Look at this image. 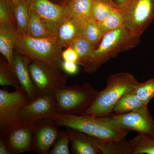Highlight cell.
<instances>
[{
	"label": "cell",
	"instance_id": "28",
	"mask_svg": "<svg viewBox=\"0 0 154 154\" xmlns=\"http://www.w3.org/2000/svg\"><path fill=\"white\" fill-rule=\"evenodd\" d=\"M115 8V7L102 0H94L91 12L92 17L100 24L109 16Z\"/></svg>",
	"mask_w": 154,
	"mask_h": 154
},
{
	"label": "cell",
	"instance_id": "1",
	"mask_svg": "<svg viewBox=\"0 0 154 154\" xmlns=\"http://www.w3.org/2000/svg\"><path fill=\"white\" fill-rule=\"evenodd\" d=\"M140 40V37L133 35L124 26L105 33L83 67V72L94 73L102 65L117 56L120 53L134 48L139 43Z\"/></svg>",
	"mask_w": 154,
	"mask_h": 154
},
{
	"label": "cell",
	"instance_id": "29",
	"mask_svg": "<svg viewBox=\"0 0 154 154\" xmlns=\"http://www.w3.org/2000/svg\"><path fill=\"white\" fill-rule=\"evenodd\" d=\"M0 85L12 86L15 89L21 87L16 75L9 68L7 60H2L0 63Z\"/></svg>",
	"mask_w": 154,
	"mask_h": 154
},
{
	"label": "cell",
	"instance_id": "19",
	"mask_svg": "<svg viewBox=\"0 0 154 154\" xmlns=\"http://www.w3.org/2000/svg\"><path fill=\"white\" fill-rule=\"evenodd\" d=\"M93 2L94 0H71L66 3L69 16L82 22L87 21L92 17Z\"/></svg>",
	"mask_w": 154,
	"mask_h": 154
},
{
	"label": "cell",
	"instance_id": "7",
	"mask_svg": "<svg viewBox=\"0 0 154 154\" xmlns=\"http://www.w3.org/2000/svg\"><path fill=\"white\" fill-rule=\"evenodd\" d=\"M103 117L114 127L134 131L139 134L154 138V119L147 107L121 114L112 113Z\"/></svg>",
	"mask_w": 154,
	"mask_h": 154
},
{
	"label": "cell",
	"instance_id": "12",
	"mask_svg": "<svg viewBox=\"0 0 154 154\" xmlns=\"http://www.w3.org/2000/svg\"><path fill=\"white\" fill-rule=\"evenodd\" d=\"M28 2L30 8L38 14L47 30L56 40L60 26L69 16L66 4L58 5L49 0H28Z\"/></svg>",
	"mask_w": 154,
	"mask_h": 154
},
{
	"label": "cell",
	"instance_id": "20",
	"mask_svg": "<svg viewBox=\"0 0 154 154\" xmlns=\"http://www.w3.org/2000/svg\"><path fill=\"white\" fill-rule=\"evenodd\" d=\"M134 89L122 96L114 107L113 112L121 114L147 107V105H146L136 94Z\"/></svg>",
	"mask_w": 154,
	"mask_h": 154
},
{
	"label": "cell",
	"instance_id": "18",
	"mask_svg": "<svg viewBox=\"0 0 154 154\" xmlns=\"http://www.w3.org/2000/svg\"><path fill=\"white\" fill-rule=\"evenodd\" d=\"M11 7L17 22V33L27 35L30 9L28 0H15L11 2Z\"/></svg>",
	"mask_w": 154,
	"mask_h": 154
},
{
	"label": "cell",
	"instance_id": "36",
	"mask_svg": "<svg viewBox=\"0 0 154 154\" xmlns=\"http://www.w3.org/2000/svg\"><path fill=\"white\" fill-rule=\"evenodd\" d=\"M102 1L110 4L111 5L113 6V7H115L116 8H117V6H116L115 2H114V0H102Z\"/></svg>",
	"mask_w": 154,
	"mask_h": 154
},
{
	"label": "cell",
	"instance_id": "27",
	"mask_svg": "<svg viewBox=\"0 0 154 154\" xmlns=\"http://www.w3.org/2000/svg\"><path fill=\"white\" fill-rule=\"evenodd\" d=\"M99 24L105 35L110 31L123 26V17L119 10L116 8L103 22Z\"/></svg>",
	"mask_w": 154,
	"mask_h": 154
},
{
	"label": "cell",
	"instance_id": "34",
	"mask_svg": "<svg viewBox=\"0 0 154 154\" xmlns=\"http://www.w3.org/2000/svg\"><path fill=\"white\" fill-rule=\"evenodd\" d=\"M0 154H11L8 146L2 139H0Z\"/></svg>",
	"mask_w": 154,
	"mask_h": 154
},
{
	"label": "cell",
	"instance_id": "35",
	"mask_svg": "<svg viewBox=\"0 0 154 154\" xmlns=\"http://www.w3.org/2000/svg\"><path fill=\"white\" fill-rule=\"evenodd\" d=\"M130 1V0H114V2L118 8L125 5Z\"/></svg>",
	"mask_w": 154,
	"mask_h": 154
},
{
	"label": "cell",
	"instance_id": "15",
	"mask_svg": "<svg viewBox=\"0 0 154 154\" xmlns=\"http://www.w3.org/2000/svg\"><path fill=\"white\" fill-rule=\"evenodd\" d=\"M65 128L69 136L71 153L102 154L95 143V138L78 130Z\"/></svg>",
	"mask_w": 154,
	"mask_h": 154
},
{
	"label": "cell",
	"instance_id": "17",
	"mask_svg": "<svg viewBox=\"0 0 154 154\" xmlns=\"http://www.w3.org/2000/svg\"><path fill=\"white\" fill-rule=\"evenodd\" d=\"M17 33V30L0 26V52L5 58L9 68L13 71L12 60Z\"/></svg>",
	"mask_w": 154,
	"mask_h": 154
},
{
	"label": "cell",
	"instance_id": "4",
	"mask_svg": "<svg viewBox=\"0 0 154 154\" xmlns=\"http://www.w3.org/2000/svg\"><path fill=\"white\" fill-rule=\"evenodd\" d=\"M54 38H36L17 33L15 49L22 55L61 70L63 48Z\"/></svg>",
	"mask_w": 154,
	"mask_h": 154
},
{
	"label": "cell",
	"instance_id": "13",
	"mask_svg": "<svg viewBox=\"0 0 154 154\" xmlns=\"http://www.w3.org/2000/svg\"><path fill=\"white\" fill-rule=\"evenodd\" d=\"M33 151L36 153L48 154L61 130L60 125L52 118L33 122Z\"/></svg>",
	"mask_w": 154,
	"mask_h": 154
},
{
	"label": "cell",
	"instance_id": "38",
	"mask_svg": "<svg viewBox=\"0 0 154 154\" xmlns=\"http://www.w3.org/2000/svg\"><path fill=\"white\" fill-rule=\"evenodd\" d=\"M10 1H11V2H13V1H15V0H10Z\"/></svg>",
	"mask_w": 154,
	"mask_h": 154
},
{
	"label": "cell",
	"instance_id": "8",
	"mask_svg": "<svg viewBox=\"0 0 154 154\" xmlns=\"http://www.w3.org/2000/svg\"><path fill=\"white\" fill-rule=\"evenodd\" d=\"M30 101L27 92L21 87L12 92L6 89H0L1 133L10 125L21 121L19 112Z\"/></svg>",
	"mask_w": 154,
	"mask_h": 154
},
{
	"label": "cell",
	"instance_id": "3",
	"mask_svg": "<svg viewBox=\"0 0 154 154\" xmlns=\"http://www.w3.org/2000/svg\"><path fill=\"white\" fill-rule=\"evenodd\" d=\"M51 118L60 126L78 130L101 140H121L130 131L129 130L119 129L111 126L105 121L103 117L57 113Z\"/></svg>",
	"mask_w": 154,
	"mask_h": 154
},
{
	"label": "cell",
	"instance_id": "2",
	"mask_svg": "<svg viewBox=\"0 0 154 154\" xmlns=\"http://www.w3.org/2000/svg\"><path fill=\"white\" fill-rule=\"evenodd\" d=\"M139 83L133 75L127 72L110 75L107 79L106 88L99 91L92 105L82 115L98 117L110 115L122 96L134 89Z\"/></svg>",
	"mask_w": 154,
	"mask_h": 154
},
{
	"label": "cell",
	"instance_id": "10",
	"mask_svg": "<svg viewBox=\"0 0 154 154\" xmlns=\"http://www.w3.org/2000/svg\"><path fill=\"white\" fill-rule=\"evenodd\" d=\"M29 68L30 76L38 93L50 92L66 85L67 75L62 73L60 70L35 60L31 61Z\"/></svg>",
	"mask_w": 154,
	"mask_h": 154
},
{
	"label": "cell",
	"instance_id": "32",
	"mask_svg": "<svg viewBox=\"0 0 154 154\" xmlns=\"http://www.w3.org/2000/svg\"><path fill=\"white\" fill-rule=\"evenodd\" d=\"M62 58L63 60L72 62L77 64L79 60L78 54L71 46L66 48V49L63 51Z\"/></svg>",
	"mask_w": 154,
	"mask_h": 154
},
{
	"label": "cell",
	"instance_id": "25",
	"mask_svg": "<svg viewBox=\"0 0 154 154\" xmlns=\"http://www.w3.org/2000/svg\"><path fill=\"white\" fill-rule=\"evenodd\" d=\"M128 142L133 154H154V138L138 134Z\"/></svg>",
	"mask_w": 154,
	"mask_h": 154
},
{
	"label": "cell",
	"instance_id": "24",
	"mask_svg": "<svg viewBox=\"0 0 154 154\" xmlns=\"http://www.w3.org/2000/svg\"><path fill=\"white\" fill-rule=\"evenodd\" d=\"M70 46L74 49L79 56L78 64L83 67L85 65L96 48V46L91 44L82 36L73 41Z\"/></svg>",
	"mask_w": 154,
	"mask_h": 154
},
{
	"label": "cell",
	"instance_id": "33",
	"mask_svg": "<svg viewBox=\"0 0 154 154\" xmlns=\"http://www.w3.org/2000/svg\"><path fill=\"white\" fill-rule=\"evenodd\" d=\"M79 64L72 62L63 60L61 65V70L66 74L74 75L78 73L79 69Z\"/></svg>",
	"mask_w": 154,
	"mask_h": 154
},
{
	"label": "cell",
	"instance_id": "37",
	"mask_svg": "<svg viewBox=\"0 0 154 154\" xmlns=\"http://www.w3.org/2000/svg\"><path fill=\"white\" fill-rule=\"evenodd\" d=\"M59 1H62L63 2V4L64 3L68 2H69L71 0H59Z\"/></svg>",
	"mask_w": 154,
	"mask_h": 154
},
{
	"label": "cell",
	"instance_id": "21",
	"mask_svg": "<svg viewBox=\"0 0 154 154\" xmlns=\"http://www.w3.org/2000/svg\"><path fill=\"white\" fill-rule=\"evenodd\" d=\"M96 145L102 154H133L128 141L125 138L120 141H105L95 138Z\"/></svg>",
	"mask_w": 154,
	"mask_h": 154
},
{
	"label": "cell",
	"instance_id": "23",
	"mask_svg": "<svg viewBox=\"0 0 154 154\" xmlns=\"http://www.w3.org/2000/svg\"><path fill=\"white\" fill-rule=\"evenodd\" d=\"M104 35L99 23L93 17L83 22L82 36L94 46L100 42Z\"/></svg>",
	"mask_w": 154,
	"mask_h": 154
},
{
	"label": "cell",
	"instance_id": "30",
	"mask_svg": "<svg viewBox=\"0 0 154 154\" xmlns=\"http://www.w3.org/2000/svg\"><path fill=\"white\" fill-rule=\"evenodd\" d=\"M135 92L141 100L148 105L154 97V79L143 83H139L134 88Z\"/></svg>",
	"mask_w": 154,
	"mask_h": 154
},
{
	"label": "cell",
	"instance_id": "22",
	"mask_svg": "<svg viewBox=\"0 0 154 154\" xmlns=\"http://www.w3.org/2000/svg\"><path fill=\"white\" fill-rule=\"evenodd\" d=\"M27 35L36 38H54L38 14L30 8Z\"/></svg>",
	"mask_w": 154,
	"mask_h": 154
},
{
	"label": "cell",
	"instance_id": "14",
	"mask_svg": "<svg viewBox=\"0 0 154 154\" xmlns=\"http://www.w3.org/2000/svg\"><path fill=\"white\" fill-rule=\"evenodd\" d=\"M32 60L20 54L17 51H14L12 60V66L20 87L28 94L30 100L34 99L38 94L30 76L29 65Z\"/></svg>",
	"mask_w": 154,
	"mask_h": 154
},
{
	"label": "cell",
	"instance_id": "16",
	"mask_svg": "<svg viewBox=\"0 0 154 154\" xmlns=\"http://www.w3.org/2000/svg\"><path fill=\"white\" fill-rule=\"evenodd\" d=\"M83 22L68 16L61 24L57 37V42L63 48L70 46L76 39L82 35Z\"/></svg>",
	"mask_w": 154,
	"mask_h": 154
},
{
	"label": "cell",
	"instance_id": "9",
	"mask_svg": "<svg viewBox=\"0 0 154 154\" xmlns=\"http://www.w3.org/2000/svg\"><path fill=\"white\" fill-rule=\"evenodd\" d=\"M33 122L21 120L1 132V139L6 144L11 154L33 151Z\"/></svg>",
	"mask_w": 154,
	"mask_h": 154
},
{
	"label": "cell",
	"instance_id": "5",
	"mask_svg": "<svg viewBox=\"0 0 154 154\" xmlns=\"http://www.w3.org/2000/svg\"><path fill=\"white\" fill-rule=\"evenodd\" d=\"M57 103V113L82 115L93 104L98 95L91 84L74 85L56 88L53 91Z\"/></svg>",
	"mask_w": 154,
	"mask_h": 154
},
{
	"label": "cell",
	"instance_id": "6",
	"mask_svg": "<svg viewBox=\"0 0 154 154\" xmlns=\"http://www.w3.org/2000/svg\"><path fill=\"white\" fill-rule=\"evenodd\" d=\"M118 9L123 26L135 36L140 37L154 19V0H130Z\"/></svg>",
	"mask_w": 154,
	"mask_h": 154
},
{
	"label": "cell",
	"instance_id": "31",
	"mask_svg": "<svg viewBox=\"0 0 154 154\" xmlns=\"http://www.w3.org/2000/svg\"><path fill=\"white\" fill-rule=\"evenodd\" d=\"M70 143L68 133L66 130L61 131L48 154H70L71 152L69 148Z\"/></svg>",
	"mask_w": 154,
	"mask_h": 154
},
{
	"label": "cell",
	"instance_id": "11",
	"mask_svg": "<svg viewBox=\"0 0 154 154\" xmlns=\"http://www.w3.org/2000/svg\"><path fill=\"white\" fill-rule=\"evenodd\" d=\"M57 113V103L53 91L38 93L36 97L22 107L19 113L20 120L33 122L51 118Z\"/></svg>",
	"mask_w": 154,
	"mask_h": 154
},
{
	"label": "cell",
	"instance_id": "26",
	"mask_svg": "<svg viewBox=\"0 0 154 154\" xmlns=\"http://www.w3.org/2000/svg\"><path fill=\"white\" fill-rule=\"evenodd\" d=\"M0 26L17 31V22L10 0H0Z\"/></svg>",
	"mask_w": 154,
	"mask_h": 154
}]
</instances>
